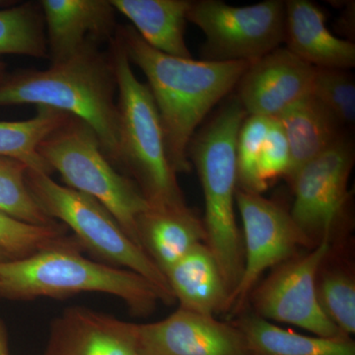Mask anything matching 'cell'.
<instances>
[{
    "label": "cell",
    "mask_w": 355,
    "mask_h": 355,
    "mask_svg": "<svg viewBox=\"0 0 355 355\" xmlns=\"http://www.w3.org/2000/svg\"><path fill=\"white\" fill-rule=\"evenodd\" d=\"M42 355H139L135 324L73 306L51 322Z\"/></svg>",
    "instance_id": "14"
},
{
    "label": "cell",
    "mask_w": 355,
    "mask_h": 355,
    "mask_svg": "<svg viewBox=\"0 0 355 355\" xmlns=\"http://www.w3.org/2000/svg\"><path fill=\"white\" fill-rule=\"evenodd\" d=\"M140 247L159 270L167 272L193 247L207 241L203 221L188 205H149L137 221Z\"/></svg>",
    "instance_id": "17"
},
{
    "label": "cell",
    "mask_w": 355,
    "mask_h": 355,
    "mask_svg": "<svg viewBox=\"0 0 355 355\" xmlns=\"http://www.w3.org/2000/svg\"><path fill=\"white\" fill-rule=\"evenodd\" d=\"M26 184L44 214L71 229L84 251H88L100 263L139 273L157 287L164 298V304L176 302L164 273L128 237L101 203L58 184L44 173L28 170Z\"/></svg>",
    "instance_id": "6"
},
{
    "label": "cell",
    "mask_w": 355,
    "mask_h": 355,
    "mask_svg": "<svg viewBox=\"0 0 355 355\" xmlns=\"http://www.w3.org/2000/svg\"><path fill=\"white\" fill-rule=\"evenodd\" d=\"M39 153L51 171L60 173L67 187L94 198L108 209L140 247L137 221L148 202L132 178L114 169L97 135L85 123L70 116L44 140Z\"/></svg>",
    "instance_id": "7"
},
{
    "label": "cell",
    "mask_w": 355,
    "mask_h": 355,
    "mask_svg": "<svg viewBox=\"0 0 355 355\" xmlns=\"http://www.w3.org/2000/svg\"><path fill=\"white\" fill-rule=\"evenodd\" d=\"M116 83L111 57L91 42L73 57L44 70H24L0 83V107L35 105L85 123L112 164L119 163Z\"/></svg>",
    "instance_id": "2"
},
{
    "label": "cell",
    "mask_w": 355,
    "mask_h": 355,
    "mask_svg": "<svg viewBox=\"0 0 355 355\" xmlns=\"http://www.w3.org/2000/svg\"><path fill=\"white\" fill-rule=\"evenodd\" d=\"M51 64L73 57L86 44L113 39L114 9L107 0H43Z\"/></svg>",
    "instance_id": "15"
},
{
    "label": "cell",
    "mask_w": 355,
    "mask_h": 355,
    "mask_svg": "<svg viewBox=\"0 0 355 355\" xmlns=\"http://www.w3.org/2000/svg\"><path fill=\"white\" fill-rule=\"evenodd\" d=\"M331 244V238H324L309 251L298 253L273 268L248 299L254 314L293 324L321 338L347 336L324 314L318 300L317 275Z\"/></svg>",
    "instance_id": "11"
},
{
    "label": "cell",
    "mask_w": 355,
    "mask_h": 355,
    "mask_svg": "<svg viewBox=\"0 0 355 355\" xmlns=\"http://www.w3.org/2000/svg\"><path fill=\"white\" fill-rule=\"evenodd\" d=\"M318 300L331 322L345 335L355 333V279L352 266L324 259L317 275Z\"/></svg>",
    "instance_id": "23"
},
{
    "label": "cell",
    "mask_w": 355,
    "mask_h": 355,
    "mask_svg": "<svg viewBox=\"0 0 355 355\" xmlns=\"http://www.w3.org/2000/svg\"><path fill=\"white\" fill-rule=\"evenodd\" d=\"M77 242L60 222L51 226L30 225L0 212V249L12 259L27 258L50 248Z\"/></svg>",
    "instance_id": "26"
},
{
    "label": "cell",
    "mask_w": 355,
    "mask_h": 355,
    "mask_svg": "<svg viewBox=\"0 0 355 355\" xmlns=\"http://www.w3.org/2000/svg\"><path fill=\"white\" fill-rule=\"evenodd\" d=\"M188 21L205 34L202 60L253 62L284 43L286 1L266 0L247 6L191 1Z\"/></svg>",
    "instance_id": "8"
},
{
    "label": "cell",
    "mask_w": 355,
    "mask_h": 355,
    "mask_svg": "<svg viewBox=\"0 0 355 355\" xmlns=\"http://www.w3.org/2000/svg\"><path fill=\"white\" fill-rule=\"evenodd\" d=\"M286 49L318 69L349 70L355 67V44L334 35L321 7L308 0L286 1Z\"/></svg>",
    "instance_id": "16"
},
{
    "label": "cell",
    "mask_w": 355,
    "mask_h": 355,
    "mask_svg": "<svg viewBox=\"0 0 355 355\" xmlns=\"http://www.w3.org/2000/svg\"><path fill=\"white\" fill-rule=\"evenodd\" d=\"M277 120L291 148V168L286 177L289 184L303 166L347 135L335 116L312 94L286 110Z\"/></svg>",
    "instance_id": "19"
},
{
    "label": "cell",
    "mask_w": 355,
    "mask_h": 355,
    "mask_svg": "<svg viewBox=\"0 0 355 355\" xmlns=\"http://www.w3.org/2000/svg\"><path fill=\"white\" fill-rule=\"evenodd\" d=\"M235 326L252 355H355L352 336L321 338L280 328L258 315L243 312Z\"/></svg>",
    "instance_id": "21"
},
{
    "label": "cell",
    "mask_w": 355,
    "mask_h": 355,
    "mask_svg": "<svg viewBox=\"0 0 355 355\" xmlns=\"http://www.w3.org/2000/svg\"><path fill=\"white\" fill-rule=\"evenodd\" d=\"M246 118L235 96L193 137L189 146V159L196 166L205 195V245L220 266L230 295L244 268V245L235 216L236 153L238 135Z\"/></svg>",
    "instance_id": "4"
},
{
    "label": "cell",
    "mask_w": 355,
    "mask_h": 355,
    "mask_svg": "<svg viewBox=\"0 0 355 355\" xmlns=\"http://www.w3.org/2000/svg\"><path fill=\"white\" fill-rule=\"evenodd\" d=\"M6 64H4L3 62H0V83H1V81L6 77Z\"/></svg>",
    "instance_id": "31"
},
{
    "label": "cell",
    "mask_w": 355,
    "mask_h": 355,
    "mask_svg": "<svg viewBox=\"0 0 355 355\" xmlns=\"http://www.w3.org/2000/svg\"><path fill=\"white\" fill-rule=\"evenodd\" d=\"M43 26L34 4L0 10V55L49 57Z\"/></svg>",
    "instance_id": "24"
},
{
    "label": "cell",
    "mask_w": 355,
    "mask_h": 355,
    "mask_svg": "<svg viewBox=\"0 0 355 355\" xmlns=\"http://www.w3.org/2000/svg\"><path fill=\"white\" fill-rule=\"evenodd\" d=\"M314 74V67L279 48L251 62L236 86V97L247 116L279 119L312 93Z\"/></svg>",
    "instance_id": "13"
},
{
    "label": "cell",
    "mask_w": 355,
    "mask_h": 355,
    "mask_svg": "<svg viewBox=\"0 0 355 355\" xmlns=\"http://www.w3.org/2000/svg\"><path fill=\"white\" fill-rule=\"evenodd\" d=\"M70 116L58 110L38 107L30 120L0 121V157L14 159L29 170L51 175L53 171L40 155L39 147Z\"/></svg>",
    "instance_id": "22"
},
{
    "label": "cell",
    "mask_w": 355,
    "mask_h": 355,
    "mask_svg": "<svg viewBox=\"0 0 355 355\" xmlns=\"http://www.w3.org/2000/svg\"><path fill=\"white\" fill-rule=\"evenodd\" d=\"M151 48L172 57L191 58L184 40L190 0H110Z\"/></svg>",
    "instance_id": "20"
},
{
    "label": "cell",
    "mask_w": 355,
    "mask_h": 355,
    "mask_svg": "<svg viewBox=\"0 0 355 355\" xmlns=\"http://www.w3.org/2000/svg\"><path fill=\"white\" fill-rule=\"evenodd\" d=\"M28 170L29 168L19 161L0 157V212L30 225L58 223L46 216L33 198L26 184Z\"/></svg>",
    "instance_id": "25"
},
{
    "label": "cell",
    "mask_w": 355,
    "mask_h": 355,
    "mask_svg": "<svg viewBox=\"0 0 355 355\" xmlns=\"http://www.w3.org/2000/svg\"><path fill=\"white\" fill-rule=\"evenodd\" d=\"M0 355H10L8 333L4 322L0 319Z\"/></svg>",
    "instance_id": "30"
},
{
    "label": "cell",
    "mask_w": 355,
    "mask_h": 355,
    "mask_svg": "<svg viewBox=\"0 0 355 355\" xmlns=\"http://www.w3.org/2000/svg\"><path fill=\"white\" fill-rule=\"evenodd\" d=\"M236 205L244 233V268L229 298L227 314L231 317L239 316L247 309L250 294L266 270L289 260L301 248H313L292 220L291 212L280 203L261 193L237 189Z\"/></svg>",
    "instance_id": "10"
},
{
    "label": "cell",
    "mask_w": 355,
    "mask_h": 355,
    "mask_svg": "<svg viewBox=\"0 0 355 355\" xmlns=\"http://www.w3.org/2000/svg\"><path fill=\"white\" fill-rule=\"evenodd\" d=\"M345 130L355 123V81L349 70L315 67L312 93Z\"/></svg>",
    "instance_id": "27"
},
{
    "label": "cell",
    "mask_w": 355,
    "mask_h": 355,
    "mask_svg": "<svg viewBox=\"0 0 355 355\" xmlns=\"http://www.w3.org/2000/svg\"><path fill=\"white\" fill-rule=\"evenodd\" d=\"M139 355H252L241 331L179 308L155 323L135 324Z\"/></svg>",
    "instance_id": "12"
},
{
    "label": "cell",
    "mask_w": 355,
    "mask_h": 355,
    "mask_svg": "<svg viewBox=\"0 0 355 355\" xmlns=\"http://www.w3.org/2000/svg\"><path fill=\"white\" fill-rule=\"evenodd\" d=\"M130 64L148 81L157 107L166 151L176 174L191 170L189 146L216 105L236 88L251 62H216L172 57L147 44L132 27L116 31Z\"/></svg>",
    "instance_id": "1"
},
{
    "label": "cell",
    "mask_w": 355,
    "mask_h": 355,
    "mask_svg": "<svg viewBox=\"0 0 355 355\" xmlns=\"http://www.w3.org/2000/svg\"><path fill=\"white\" fill-rule=\"evenodd\" d=\"M7 260H13V259L8 254H6L3 250L0 249V261Z\"/></svg>",
    "instance_id": "32"
},
{
    "label": "cell",
    "mask_w": 355,
    "mask_h": 355,
    "mask_svg": "<svg viewBox=\"0 0 355 355\" xmlns=\"http://www.w3.org/2000/svg\"><path fill=\"white\" fill-rule=\"evenodd\" d=\"M181 309L205 316L227 314L230 292L216 257L202 243L165 273Z\"/></svg>",
    "instance_id": "18"
},
{
    "label": "cell",
    "mask_w": 355,
    "mask_h": 355,
    "mask_svg": "<svg viewBox=\"0 0 355 355\" xmlns=\"http://www.w3.org/2000/svg\"><path fill=\"white\" fill-rule=\"evenodd\" d=\"M80 243L50 248L23 259L0 261V298H69L98 292L121 299L135 317L150 316L162 293L139 273L90 260Z\"/></svg>",
    "instance_id": "3"
},
{
    "label": "cell",
    "mask_w": 355,
    "mask_h": 355,
    "mask_svg": "<svg viewBox=\"0 0 355 355\" xmlns=\"http://www.w3.org/2000/svg\"><path fill=\"white\" fill-rule=\"evenodd\" d=\"M291 163V148L282 123L272 119L258 162V178L268 189L272 180L286 177Z\"/></svg>",
    "instance_id": "29"
},
{
    "label": "cell",
    "mask_w": 355,
    "mask_h": 355,
    "mask_svg": "<svg viewBox=\"0 0 355 355\" xmlns=\"http://www.w3.org/2000/svg\"><path fill=\"white\" fill-rule=\"evenodd\" d=\"M0 3H1V2H0Z\"/></svg>",
    "instance_id": "33"
},
{
    "label": "cell",
    "mask_w": 355,
    "mask_h": 355,
    "mask_svg": "<svg viewBox=\"0 0 355 355\" xmlns=\"http://www.w3.org/2000/svg\"><path fill=\"white\" fill-rule=\"evenodd\" d=\"M354 146L345 135L331 148L303 166L292 180V220L313 247L334 237L349 220L350 174Z\"/></svg>",
    "instance_id": "9"
},
{
    "label": "cell",
    "mask_w": 355,
    "mask_h": 355,
    "mask_svg": "<svg viewBox=\"0 0 355 355\" xmlns=\"http://www.w3.org/2000/svg\"><path fill=\"white\" fill-rule=\"evenodd\" d=\"M119 114V163L137 184L149 205H186L166 151L157 107L147 84L133 73L120 39L111 40Z\"/></svg>",
    "instance_id": "5"
},
{
    "label": "cell",
    "mask_w": 355,
    "mask_h": 355,
    "mask_svg": "<svg viewBox=\"0 0 355 355\" xmlns=\"http://www.w3.org/2000/svg\"><path fill=\"white\" fill-rule=\"evenodd\" d=\"M272 119L247 116L237 140L238 189L263 193L266 191L258 178V162Z\"/></svg>",
    "instance_id": "28"
}]
</instances>
